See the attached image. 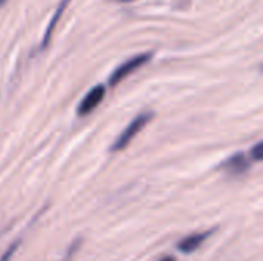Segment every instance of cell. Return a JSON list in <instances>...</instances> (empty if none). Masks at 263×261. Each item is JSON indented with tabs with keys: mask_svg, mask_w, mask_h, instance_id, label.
<instances>
[{
	"mask_svg": "<svg viewBox=\"0 0 263 261\" xmlns=\"http://www.w3.org/2000/svg\"><path fill=\"white\" fill-rule=\"evenodd\" d=\"M154 117V114L153 112H142V114H139L125 129H123V132L117 137V140L112 143V146H111V151L112 152H117V151H122V149H125L129 143H131V140L149 123V120Z\"/></svg>",
	"mask_w": 263,
	"mask_h": 261,
	"instance_id": "cell-1",
	"label": "cell"
},
{
	"mask_svg": "<svg viewBox=\"0 0 263 261\" xmlns=\"http://www.w3.org/2000/svg\"><path fill=\"white\" fill-rule=\"evenodd\" d=\"M153 58V52H143V54H139L126 62H123L120 66H117L114 69V72L109 75V80H108V85L109 86H116L117 83H120L125 77H128L131 72H134L136 69H139L140 66L146 65L149 60Z\"/></svg>",
	"mask_w": 263,
	"mask_h": 261,
	"instance_id": "cell-2",
	"label": "cell"
},
{
	"mask_svg": "<svg viewBox=\"0 0 263 261\" xmlns=\"http://www.w3.org/2000/svg\"><path fill=\"white\" fill-rule=\"evenodd\" d=\"M105 94H106V88L103 85H96L94 88H91L86 92V95L82 98V102L79 103L77 115L85 117V115L91 114L102 103V100L105 98Z\"/></svg>",
	"mask_w": 263,
	"mask_h": 261,
	"instance_id": "cell-3",
	"label": "cell"
},
{
	"mask_svg": "<svg viewBox=\"0 0 263 261\" xmlns=\"http://www.w3.org/2000/svg\"><path fill=\"white\" fill-rule=\"evenodd\" d=\"M220 168L225 169L231 175H243L250 171L251 163H250V158L243 152H237V154L231 155L228 160H225L220 165Z\"/></svg>",
	"mask_w": 263,
	"mask_h": 261,
	"instance_id": "cell-4",
	"label": "cell"
},
{
	"mask_svg": "<svg viewBox=\"0 0 263 261\" xmlns=\"http://www.w3.org/2000/svg\"><path fill=\"white\" fill-rule=\"evenodd\" d=\"M214 231H206V232H199V234H193V235H188L185 238H182L179 243H177V249L182 252V254H193L196 252L211 235H213Z\"/></svg>",
	"mask_w": 263,
	"mask_h": 261,
	"instance_id": "cell-5",
	"label": "cell"
},
{
	"mask_svg": "<svg viewBox=\"0 0 263 261\" xmlns=\"http://www.w3.org/2000/svg\"><path fill=\"white\" fill-rule=\"evenodd\" d=\"M68 3H69V0H62V2H60V5L57 6V9H55V12H54L52 18H51V22H49L48 28L45 29V35H43L42 43H40V48H42V49L48 45V42H49V38H51V35H52V31H54V28H55V25H57V20H59V17L62 15V12H63L65 6H66Z\"/></svg>",
	"mask_w": 263,
	"mask_h": 261,
	"instance_id": "cell-6",
	"label": "cell"
},
{
	"mask_svg": "<svg viewBox=\"0 0 263 261\" xmlns=\"http://www.w3.org/2000/svg\"><path fill=\"white\" fill-rule=\"evenodd\" d=\"M250 157H251V160H253V162H262L263 160V143L262 142L256 143V145L251 148V151H250Z\"/></svg>",
	"mask_w": 263,
	"mask_h": 261,
	"instance_id": "cell-7",
	"label": "cell"
},
{
	"mask_svg": "<svg viewBox=\"0 0 263 261\" xmlns=\"http://www.w3.org/2000/svg\"><path fill=\"white\" fill-rule=\"evenodd\" d=\"M18 245H20V242H17V243H12L9 248H8V251L0 257V261H9V258L12 257V254L17 251V248H18Z\"/></svg>",
	"mask_w": 263,
	"mask_h": 261,
	"instance_id": "cell-8",
	"label": "cell"
},
{
	"mask_svg": "<svg viewBox=\"0 0 263 261\" xmlns=\"http://www.w3.org/2000/svg\"><path fill=\"white\" fill-rule=\"evenodd\" d=\"M82 245V238H77V240H74L72 242V245L69 246V249H68V254L65 255V260H68V258H71V255L77 251V246H80Z\"/></svg>",
	"mask_w": 263,
	"mask_h": 261,
	"instance_id": "cell-9",
	"label": "cell"
},
{
	"mask_svg": "<svg viewBox=\"0 0 263 261\" xmlns=\"http://www.w3.org/2000/svg\"><path fill=\"white\" fill-rule=\"evenodd\" d=\"M160 261H176V260H174V257H163Z\"/></svg>",
	"mask_w": 263,
	"mask_h": 261,
	"instance_id": "cell-10",
	"label": "cell"
},
{
	"mask_svg": "<svg viewBox=\"0 0 263 261\" xmlns=\"http://www.w3.org/2000/svg\"><path fill=\"white\" fill-rule=\"evenodd\" d=\"M5 2H6V0H0V6H2V5H3Z\"/></svg>",
	"mask_w": 263,
	"mask_h": 261,
	"instance_id": "cell-11",
	"label": "cell"
},
{
	"mask_svg": "<svg viewBox=\"0 0 263 261\" xmlns=\"http://www.w3.org/2000/svg\"><path fill=\"white\" fill-rule=\"evenodd\" d=\"M117 2H133V0H117Z\"/></svg>",
	"mask_w": 263,
	"mask_h": 261,
	"instance_id": "cell-12",
	"label": "cell"
}]
</instances>
